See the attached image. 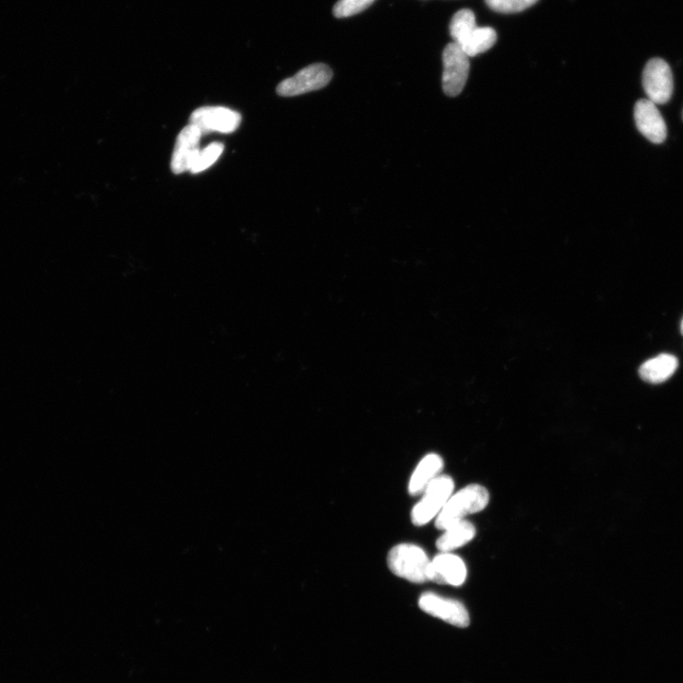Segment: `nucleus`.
<instances>
[{"instance_id":"nucleus-1","label":"nucleus","mask_w":683,"mask_h":683,"mask_svg":"<svg viewBox=\"0 0 683 683\" xmlns=\"http://www.w3.org/2000/svg\"><path fill=\"white\" fill-rule=\"evenodd\" d=\"M489 501L490 495L486 488L479 484L468 485L451 496L435 518V527L444 530L464 520L465 517L483 510Z\"/></svg>"},{"instance_id":"nucleus-2","label":"nucleus","mask_w":683,"mask_h":683,"mask_svg":"<svg viewBox=\"0 0 683 683\" xmlns=\"http://www.w3.org/2000/svg\"><path fill=\"white\" fill-rule=\"evenodd\" d=\"M388 564L390 571L398 577L415 584L428 581L430 559L419 546L404 543L393 547L388 554Z\"/></svg>"},{"instance_id":"nucleus-3","label":"nucleus","mask_w":683,"mask_h":683,"mask_svg":"<svg viewBox=\"0 0 683 683\" xmlns=\"http://www.w3.org/2000/svg\"><path fill=\"white\" fill-rule=\"evenodd\" d=\"M454 483L448 476L435 478L423 492L424 497L417 502L411 514L416 526H424L438 517L441 510L453 495Z\"/></svg>"},{"instance_id":"nucleus-4","label":"nucleus","mask_w":683,"mask_h":683,"mask_svg":"<svg viewBox=\"0 0 683 683\" xmlns=\"http://www.w3.org/2000/svg\"><path fill=\"white\" fill-rule=\"evenodd\" d=\"M332 70L326 64L317 63L302 69L286 80L282 81L276 91L280 97L293 98L318 90L329 85Z\"/></svg>"},{"instance_id":"nucleus-5","label":"nucleus","mask_w":683,"mask_h":683,"mask_svg":"<svg viewBox=\"0 0 683 683\" xmlns=\"http://www.w3.org/2000/svg\"><path fill=\"white\" fill-rule=\"evenodd\" d=\"M470 57L458 45L448 44L443 53V89L449 98L458 97L463 90L470 71Z\"/></svg>"},{"instance_id":"nucleus-6","label":"nucleus","mask_w":683,"mask_h":683,"mask_svg":"<svg viewBox=\"0 0 683 683\" xmlns=\"http://www.w3.org/2000/svg\"><path fill=\"white\" fill-rule=\"evenodd\" d=\"M642 85L648 99L656 105L668 103L674 89L673 74L669 65L660 60H651L642 73Z\"/></svg>"},{"instance_id":"nucleus-7","label":"nucleus","mask_w":683,"mask_h":683,"mask_svg":"<svg viewBox=\"0 0 683 683\" xmlns=\"http://www.w3.org/2000/svg\"><path fill=\"white\" fill-rule=\"evenodd\" d=\"M419 605L420 609L426 613L457 626V628L464 629L470 624L469 613L459 601L444 598L433 593H426L420 597Z\"/></svg>"},{"instance_id":"nucleus-8","label":"nucleus","mask_w":683,"mask_h":683,"mask_svg":"<svg viewBox=\"0 0 683 683\" xmlns=\"http://www.w3.org/2000/svg\"><path fill=\"white\" fill-rule=\"evenodd\" d=\"M190 122L197 126L202 135L211 131L231 133L239 126L241 117L239 113L229 108L204 107L192 113Z\"/></svg>"},{"instance_id":"nucleus-9","label":"nucleus","mask_w":683,"mask_h":683,"mask_svg":"<svg viewBox=\"0 0 683 683\" xmlns=\"http://www.w3.org/2000/svg\"><path fill=\"white\" fill-rule=\"evenodd\" d=\"M427 575L428 581L460 586L467 578V567L461 557L442 553L430 561Z\"/></svg>"},{"instance_id":"nucleus-10","label":"nucleus","mask_w":683,"mask_h":683,"mask_svg":"<svg viewBox=\"0 0 683 683\" xmlns=\"http://www.w3.org/2000/svg\"><path fill=\"white\" fill-rule=\"evenodd\" d=\"M636 126L641 135L654 144H661L668 136V127L657 105L649 99L637 102L634 108Z\"/></svg>"},{"instance_id":"nucleus-11","label":"nucleus","mask_w":683,"mask_h":683,"mask_svg":"<svg viewBox=\"0 0 683 683\" xmlns=\"http://www.w3.org/2000/svg\"><path fill=\"white\" fill-rule=\"evenodd\" d=\"M201 136V131L192 124L181 131L175 144L173 159H171V169L173 173L182 174L192 169L200 152Z\"/></svg>"},{"instance_id":"nucleus-12","label":"nucleus","mask_w":683,"mask_h":683,"mask_svg":"<svg viewBox=\"0 0 683 683\" xmlns=\"http://www.w3.org/2000/svg\"><path fill=\"white\" fill-rule=\"evenodd\" d=\"M444 460L441 455L429 454L420 462L412 473L408 491L411 496L421 495L428 485L439 477L444 469Z\"/></svg>"},{"instance_id":"nucleus-13","label":"nucleus","mask_w":683,"mask_h":683,"mask_svg":"<svg viewBox=\"0 0 683 683\" xmlns=\"http://www.w3.org/2000/svg\"><path fill=\"white\" fill-rule=\"evenodd\" d=\"M678 360L671 354H660L643 363L639 374L644 382L658 385L668 381L677 371Z\"/></svg>"},{"instance_id":"nucleus-14","label":"nucleus","mask_w":683,"mask_h":683,"mask_svg":"<svg viewBox=\"0 0 683 683\" xmlns=\"http://www.w3.org/2000/svg\"><path fill=\"white\" fill-rule=\"evenodd\" d=\"M476 534L477 529L471 522L462 520L444 529V535L436 541V547L442 553L452 552L468 544L476 537Z\"/></svg>"},{"instance_id":"nucleus-15","label":"nucleus","mask_w":683,"mask_h":683,"mask_svg":"<svg viewBox=\"0 0 683 683\" xmlns=\"http://www.w3.org/2000/svg\"><path fill=\"white\" fill-rule=\"evenodd\" d=\"M497 40L498 35L495 30L490 27L477 26L459 46L469 57H474L492 48Z\"/></svg>"},{"instance_id":"nucleus-16","label":"nucleus","mask_w":683,"mask_h":683,"mask_svg":"<svg viewBox=\"0 0 683 683\" xmlns=\"http://www.w3.org/2000/svg\"><path fill=\"white\" fill-rule=\"evenodd\" d=\"M477 27L476 16L469 9L455 13L450 23V34L455 44L460 45L464 38Z\"/></svg>"},{"instance_id":"nucleus-17","label":"nucleus","mask_w":683,"mask_h":683,"mask_svg":"<svg viewBox=\"0 0 683 683\" xmlns=\"http://www.w3.org/2000/svg\"><path fill=\"white\" fill-rule=\"evenodd\" d=\"M224 146L220 143H214L208 145L203 150H200L190 173L193 174L201 173L205 169L211 167L222 154Z\"/></svg>"},{"instance_id":"nucleus-18","label":"nucleus","mask_w":683,"mask_h":683,"mask_svg":"<svg viewBox=\"0 0 683 683\" xmlns=\"http://www.w3.org/2000/svg\"><path fill=\"white\" fill-rule=\"evenodd\" d=\"M493 11L502 14L520 13L538 3V0H485Z\"/></svg>"},{"instance_id":"nucleus-19","label":"nucleus","mask_w":683,"mask_h":683,"mask_svg":"<svg viewBox=\"0 0 683 683\" xmlns=\"http://www.w3.org/2000/svg\"><path fill=\"white\" fill-rule=\"evenodd\" d=\"M375 0H339L334 5L333 14L337 18H345L362 13L368 9Z\"/></svg>"},{"instance_id":"nucleus-20","label":"nucleus","mask_w":683,"mask_h":683,"mask_svg":"<svg viewBox=\"0 0 683 683\" xmlns=\"http://www.w3.org/2000/svg\"><path fill=\"white\" fill-rule=\"evenodd\" d=\"M680 332H681V334L683 335V318L681 320Z\"/></svg>"}]
</instances>
